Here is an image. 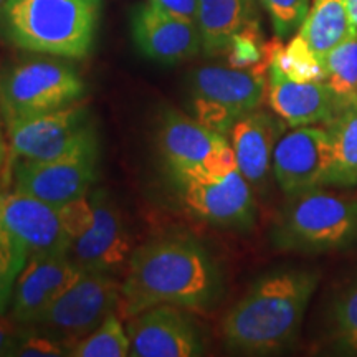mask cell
<instances>
[{"label": "cell", "instance_id": "obj_16", "mask_svg": "<svg viewBox=\"0 0 357 357\" xmlns=\"http://www.w3.org/2000/svg\"><path fill=\"white\" fill-rule=\"evenodd\" d=\"M131 35L142 55L162 65L182 63L202 50L197 24L178 20L147 2L132 13Z\"/></svg>", "mask_w": 357, "mask_h": 357}, {"label": "cell", "instance_id": "obj_35", "mask_svg": "<svg viewBox=\"0 0 357 357\" xmlns=\"http://www.w3.org/2000/svg\"><path fill=\"white\" fill-rule=\"evenodd\" d=\"M346 3H347V10H349L352 24H354V26L357 29V0H346Z\"/></svg>", "mask_w": 357, "mask_h": 357}, {"label": "cell", "instance_id": "obj_17", "mask_svg": "<svg viewBox=\"0 0 357 357\" xmlns=\"http://www.w3.org/2000/svg\"><path fill=\"white\" fill-rule=\"evenodd\" d=\"M0 223L30 253H68L70 236L60 208L20 192H0Z\"/></svg>", "mask_w": 357, "mask_h": 357}, {"label": "cell", "instance_id": "obj_24", "mask_svg": "<svg viewBox=\"0 0 357 357\" xmlns=\"http://www.w3.org/2000/svg\"><path fill=\"white\" fill-rule=\"evenodd\" d=\"M278 40L266 43L268 65H273L293 82H324L323 61L311 52L300 35H294L287 47Z\"/></svg>", "mask_w": 357, "mask_h": 357}, {"label": "cell", "instance_id": "obj_22", "mask_svg": "<svg viewBox=\"0 0 357 357\" xmlns=\"http://www.w3.org/2000/svg\"><path fill=\"white\" fill-rule=\"evenodd\" d=\"M334 146V169L331 185H357V106L342 111L326 124Z\"/></svg>", "mask_w": 357, "mask_h": 357}, {"label": "cell", "instance_id": "obj_15", "mask_svg": "<svg viewBox=\"0 0 357 357\" xmlns=\"http://www.w3.org/2000/svg\"><path fill=\"white\" fill-rule=\"evenodd\" d=\"M84 271L70 253H30L17 278L10 301V319L32 324L40 312L65 293Z\"/></svg>", "mask_w": 357, "mask_h": 357}, {"label": "cell", "instance_id": "obj_6", "mask_svg": "<svg viewBox=\"0 0 357 357\" xmlns=\"http://www.w3.org/2000/svg\"><path fill=\"white\" fill-rule=\"evenodd\" d=\"M268 65L255 68L207 65L189 77L192 114L204 126L229 137L234 124L260 108L266 93Z\"/></svg>", "mask_w": 357, "mask_h": 357}, {"label": "cell", "instance_id": "obj_36", "mask_svg": "<svg viewBox=\"0 0 357 357\" xmlns=\"http://www.w3.org/2000/svg\"><path fill=\"white\" fill-rule=\"evenodd\" d=\"M3 2H6V0H0V8H2V6H3Z\"/></svg>", "mask_w": 357, "mask_h": 357}, {"label": "cell", "instance_id": "obj_21", "mask_svg": "<svg viewBox=\"0 0 357 357\" xmlns=\"http://www.w3.org/2000/svg\"><path fill=\"white\" fill-rule=\"evenodd\" d=\"M356 33L346 0H312L296 35L323 61L329 52Z\"/></svg>", "mask_w": 357, "mask_h": 357}, {"label": "cell", "instance_id": "obj_19", "mask_svg": "<svg viewBox=\"0 0 357 357\" xmlns=\"http://www.w3.org/2000/svg\"><path fill=\"white\" fill-rule=\"evenodd\" d=\"M288 124L276 113L250 111L234 124L229 141L234 147L236 167L255 189H263L268 182L273 153Z\"/></svg>", "mask_w": 357, "mask_h": 357}, {"label": "cell", "instance_id": "obj_30", "mask_svg": "<svg viewBox=\"0 0 357 357\" xmlns=\"http://www.w3.org/2000/svg\"><path fill=\"white\" fill-rule=\"evenodd\" d=\"M68 344L50 331L38 326L25 324L20 328L19 342H17L13 356L20 357H42V356H68Z\"/></svg>", "mask_w": 357, "mask_h": 357}, {"label": "cell", "instance_id": "obj_7", "mask_svg": "<svg viewBox=\"0 0 357 357\" xmlns=\"http://www.w3.org/2000/svg\"><path fill=\"white\" fill-rule=\"evenodd\" d=\"M158 147L171 177H223L238 169L229 137L172 108L160 114Z\"/></svg>", "mask_w": 357, "mask_h": 357}, {"label": "cell", "instance_id": "obj_4", "mask_svg": "<svg viewBox=\"0 0 357 357\" xmlns=\"http://www.w3.org/2000/svg\"><path fill=\"white\" fill-rule=\"evenodd\" d=\"M275 250L334 253L357 245V199L323 187L289 195L270 231Z\"/></svg>", "mask_w": 357, "mask_h": 357}, {"label": "cell", "instance_id": "obj_20", "mask_svg": "<svg viewBox=\"0 0 357 357\" xmlns=\"http://www.w3.org/2000/svg\"><path fill=\"white\" fill-rule=\"evenodd\" d=\"M197 26L202 52L208 56L225 53L231 38L260 24L255 0H197Z\"/></svg>", "mask_w": 357, "mask_h": 357}, {"label": "cell", "instance_id": "obj_26", "mask_svg": "<svg viewBox=\"0 0 357 357\" xmlns=\"http://www.w3.org/2000/svg\"><path fill=\"white\" fill-rule=\"evenodd\" d=\"M328 336L337 351L357 354V275L334 296L329 307Z\"/></svg>", "mask_w": 357, "mask_h": 357}, {"label": "cell", "instance_id": "obj_32", "mask_svg": "<svg viewBox=\"0 0 357 357\" xmlns=\"http://www.w3.org/2000/svg\"><path fill=\"white\" fill-rule=\"evenodd\" d=\"M147 3L159 8L167 15L176 17L178 20L197 24L199 2L197 0H147Z\"/></svg>", "mask_w": 357, "mask_h": 357}, {"label": "cell", "instance_id": "obj_18", "mask_svg": "<svg viewBox=\"0 0 357 357\" xmlns=\"http://www.w3.org/2000/svg\"><path fill=\"white\" fill-rule=\"evenodd\" d=\"M268 102L289 128L329 124L341 114L339 102L326 82H293L268 65Z\"/></svg>", "mask_w": 357, "mask_h": 357}, {"label": "cell", "instance_id": "obj_3", "mask_svg": "<svg viewBox=\"0 0 357 357\" xmlns=\"http://www.w3.org/2000/svg\"><path fill=\"white\" fill-rule=\"evenodd\" d=\"M102 0H6L0 37L19 50L70 60L93 52Z\"/></svg>", "mask_w": 357, "mask_h": 357}, {"label": "cell", "instance_id": "obj_28", "mask_svg": "<svg viewBox=\"0 0 357 357\" xmlns=\"http://www.w3.org/2000/svg\"><path fill=\"white\" fill-rule=\"evenodd\" d=\"M229 65L234 68H255L268 65L266 43H263L260 24H255L235 35L227 48Z\"/></svg>", "mask_w": 357, "mask_h": 357}, {"label": "cell", "instance_id": "obj_34", "mask_svg": "<svg viewBox=\"0 0 357 357\" xmlns=\"http://www.w3.org/2000/svg\"><path fill=\"white\" fill-rule=\"evenodd\" d=\"M6 160H7V142H6V137H3L2 123H0V169L3 167Z\"/></svg>", "mask_w": 357, "mask_h": 357}, {"label": "cell", "instance_id": "obj_31", "mask_svg": "<svg viewBox=\"0 0 357 357\" xmlns=\"http://www.w3.org/2000/svg\"><path fill=\"white\" fill-rule=\"evenodd\" d=\"M58 208H60L61 223H63L65 231L70 236V242L82 236L95 222V208H93L89 194Z\"/></svg>", "mask_w": 357, "mask_h": 357}, {"label": "cell", "instance_id": "obj_23", "mask_svg": "<svg viewBox=\"0 0 357 357\" xmlns=\"http://www.w3.org/2000/svg\"><path fill=\"white\" fill-rule=\"evenodd\" d=\"M324 82L342 111L357 106V33L337 45L323 60Z\"/></svg>", "mask_w": 357, "mask_h": 357}, {"label": "cell", "instance_id": "obj_12", "mask_svg": "<svg viewBox=\"0 0 357 357\" xmlns=\"http://www.w3.org/2000/svg\"><path fill=\"white\" fill-rule=\"evenodd\" d=\"M334 146L328 128H293L280 137L273 153V176L284 195L331 185Z\"/></svg>", "mask_w": 357, "mask_h": 357}, {"label": "cell", "instance_id": "obj_11", "mask_svg": "<svg viewBox=\"0 0 357 357\" xmlns=\"http://www.w3.org/2000/svg\"><path fill=\"white\" fill-rule=\"evenodd\" d=\"M7 134L12 154L33 160L58 158L100 136L91 109L82 101L12 124Z\"/></svg>", "mask_w": 357, "mask_h": 357}, {"label": "cell", "instance_id": "obj_2", "mask_svg": "<svg viewBox=\"0 0 357 357\" xmlns=\"http://www.w3.org/2000/svg\"><path fill=\"white\" fill-rule=\"evenodd\" d=\"M319 273L278 268L258 276L222 321L227 347L247 356H271L298 339Z\"/></svg>", "mask_w": 357, "mask_h": 357}, {"label": "cell", "instance_id": "obj_1", "mask_svg": "<svg viewBox=\"0 0 357 357\" xmlns=\"http://www.w3.org/2000/svg\"><path fill=\"white\" fill-rule=\"evenodd\" d=\"M118 312L129 319L158 305L212 310L222 300L223 273L211 252L190 235H164L129 257Z\"/></svg>", "mask_w": 357, "mask_h": 357}, {"label": "cell", "instance_id": "obj_10", "mask_svg": "<svg viewBox=\"0 0 357 357\" xmlns=\"http://www.w3.org/2000/svg\"><path fill=\"white\" fill-rule=\"evenodd\" d=\"M182 204L192 215L218 229L250 230L257 222L253 187L238 169L223 177L176 176Z\"/></svg>", "mask_w": 357, "mask_h": 357}, {"label": "cell", "instance_id": "obj_8", "mask_svg": "<svg viewBox=\"0 0 357 357\" xmlns=\"http://www.w3.org/2000/svg\"><path fill=\"white\" fill-rule=\"evenodd\" d=\"M100 167V136L53 159H19L13 166V190L63 207L93 190Z\"/></svg>", "mask_w": 357, "mask_h": 357}, {"label": "cell", "instance_id": "obj_5", "mask_svg": "<svg viewBox=\"0 0 357 357\" xmlns=\"http://www.w3.org/2000/svg\"><path fill=\"white\" fill-rule=\"evenodd\" d=\"M82 75L68 61L29 58L0 73V116L6 128L83 101Z\"/></svg>", "mask_w": 357, "mask_h": 357}, {"label": "cell", "instance_id": "obj_9", "mask_svg": "<svg viewBox=\"0 0 357 357\" xmlns=\"http://www.w3.org/2000/svg\"><path fill=\"white\" fill-rule=\"evenodd\" d=\"M121 288L123 283L113 273L84 271L30 326L50 331L70 347L118 311Z\"/></svg>", "mask_w": 357, "mask_h": 357}, {"label": "cell", "instance_id": "obj_29", "mask_svg": "<svg viewBox=\"0 0 357 357\" xmlns=\"http://www.w3.org/2000/svg\"><path fill=\"white\" fill-rule=\"evenodd\" d=\"M260 3L280 40L289 38L300 30L311 7V0H260Z\"/></svg>", "mask_w": 357, "mask_h": 357}, {"label": "cell", "instance_id": "obj_13", "mask_svg": "<svg viewBox=\"0 0 357 357\" xmlns=\"http://www.w3.org/2000/svg\"><path fill=\"white\" fill-rule=\"evenodd\" d=\"M134 357H197L207 352L197 321L185 307L158 305L128 321Z\"/></svg>", "mask_w": 357, "mask_h": 357}, {"label": "cell", "instance_id": "obj_25", "mask_svg": "<svg viewBox=\"0 0 357 357\" xmlns=\"http://www.w3.org/2000/svg\"><path fill=\"white\" fill-rule=\"evenodd\" d=\"M131 352V341L123 326L119 312H111L95 331L70 346L71 357H126Z\"/></svg>", "mask_w": 357, "mask_h": 357}, {"label": "cell", "instance_id": "obj_14", "mask_svg": "<svg viewBox=\"0 0 357 357\" xmlns=\"http://www.w3.org/2000/svg\"><path fill=\"white\" fill-rule=\"evenodd\" d=\"M89 199L95 208V222L82 236L70 242V257L83 271L113 273L128 266L131 238L123 213L108 190L93 189Z\"/></svg>", "mask_w": 357, "mask_h": 357}, {"label": "cell", "instance_id": "obj_33", "mask_svg": "<svg viewBox=\"0 0 357 357\" xmlns=\"http://www.w3.org/2000/svg\"><path fill=\"white\" fill-rule=\"evenodd\" d=\"M22 324L13 319H3L0 316V356H13L17 342H19Z\"/></svg>", "mask_w": 357, "mask_h": 357}, {"label": "cell", "instance_id": "obj_27", "mask_svg": "<svg viewBox=\"0 0 357 357\" xmlns=\"http://www.w3.org/2000/svg\"><path fill=\"white\" fill-rule=\"evenodd\" d=\"M30 252L0 223V316L10 307L13 288Z\"/></svg>", "mask_w": 357, "mask_h": 357}]
</instances>
